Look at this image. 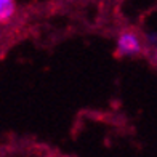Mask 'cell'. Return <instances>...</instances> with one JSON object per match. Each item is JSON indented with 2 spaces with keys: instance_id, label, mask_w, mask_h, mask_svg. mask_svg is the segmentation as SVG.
Here are the masks:
<instances>
[{
  "instance_id": "1",
  "label": "cell",
  "mask_w": 157,
  "mask_h": 157,
  "mask_svg": "<svg viewBox=\"0 0 157 157\" xmlns=\"http://www.w3.org/2000/svg\"><path fill=\"white\" fill-rule=\"evenodd\" d=\"M143 52V40L135 31H124L120 32L116 45L117 56H135Z\"/></svg>"
},
{
  "instance_id": "4",
  "label": "cell",
  "mask_w": 157,
  "mask_h": 157,
  "mask_svg": "<svg viewBox=\"0 0 157 157\" xmlns=\"http://www.w3.org/2000/svg\"><path fill=\"white\" fill-rule=\"evenodd\" d=\"M152 61L157 63V48H154V52H152Z\"/></svg>"
},
{
  "instance_id": "3",
  "label": "cell",
  "mask_w": 157,
  "mask_h": 157,
  "mask_svg": "<svg viewBox=\"0 0 157 157\" xmlns=\"http://www.w3.org/2000/svg\"><path fill=\"white\" fill-rule=\"evenodd\" d=\"M144 39H146V45L149 48H157V32H146L144 35Z\"/></svg>"
},
{
  "instance_id": "2",
  "label": "cell",
  "mask_w": 157,
  "mask_h": 157,
  "mask_svg": "<svg viewBox=\"0 0 157 157\" xmlns=\"http://www.w3.org/2000/svg\"><path fill=\"white\" fill-rule=\"evenodd\" d=\"M16 13V0H0V23L8 24Z\"/></svg>"
}]
</instances>
